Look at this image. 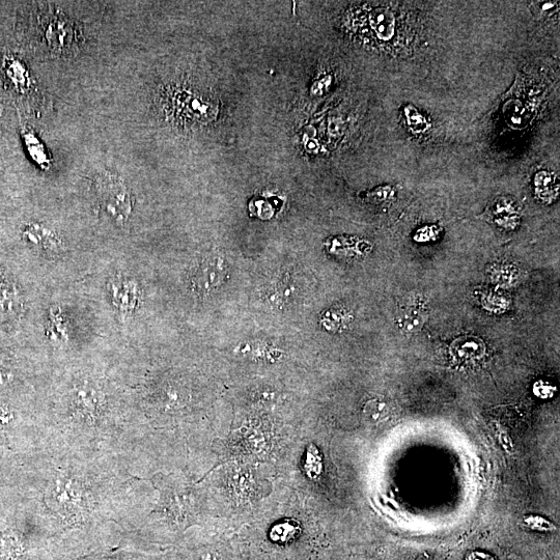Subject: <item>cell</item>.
Masks as SVG:
<instances>
[{"label": "cell", "instance_id": "cell-1", "mask_svg": "<svg viewBox=\"0 0 560 560\" xmlns=\"http://www.w3.org/2000/svg\"><path fill=\"white\" fill-rule=\"evenodd\" d=\"M97 194L102 210L112 219L123 223L131 214V196L126 185L117 177L103 175L97 182Z\"/></svg>", "mask_w": 560, "mask_h": 560}, {"label": "cell", "instance_id": "cell-2", "mask_svg": "<svg viewBox=\"0 0 560 560\" xmlns=\"http://www.w3.org/2000/svg\"><path fill=\"white\" fill-rule=\"evenodd\" d=\"M226 274V262L219 257L212 256L204 260L195 269L192 283L199 292L209 293L222 284Z\"/></svg>", "mask_w": 560, "mask_h": 560}, {"label": "cell", "instance_id": "cell-3", "mask_svg": "<svg viewBox=\"0 0 560 560\" xmlns=\"http://www.w3.org/2000/svg\"><path fill=\"white\" fill-rule=\"evenodd\" d=\"M427 302L420 296L405 298L399 307L397 322L406 332L414 333L422 329L428 319Z\"/></svg>", "mask_w": 560, "mask_h": 560}, {"label": "cell", "instance_id": "cell-4", "mask_svg": "<svg viewBox=\"0 0 560 560\" xmlns=\"http://www.w3.org/2000/svg\"><path fill=\"white\" fill-rule=\"evenodd\" d=\"M55 506L66 515H78L83 507V492L80 485L70 478L56 480L53 490Z\"/></svg>", "mask_w": 560, "mask_h": 560}, {"label": "cell", "instance_id": "cell-5", "mask_svg": "<svg viewBox=\"0 0 560 560\" xmlns=\"http://www.w3.org/2000/svg\"><path fill=\"white\" fill-rule=\"evenodd\" d=\"M371 24L380 39L388 41L395 36L396 17L394 13L386 9H378L371 16Z\"/></svg>", "mask_w": 560, "mask_h": 560}, {"label": "cell", "instance_id": "cell-6", "mask_svg": "<svg viewBox=\"0 0 560 560\" xmlns=\"http://www.w3.org/2000/svg\"><path fill=\"white\" fill-rule=\"evenodd\" d=\"M485 351L483 343L475 338H462L457 340L452 347L454 357L459 361L479 359Z\"/></svg>", "mask_w": 560, "mask_h": 560}, {"label": "cell", "instance_id": "cell-7", "mask_svg": "<svg viewBox=\"0 0 560 560\" xmlns=\"http://www.w3.org/2000/svg\"><path fill=\"white\" fill-rule=\"evenodd\" d=\"M75 402L79 412L91 422H95L99 410V399L96 392L88 387L80 388L77 391Z\"/></svg>", "mask_w": 560, "mask_h": 560}, {"label": "cell", "instance_id": "cell-8", "mask_svg": "<svg viewBox=\"0 0 560 560\" xmlns=\"http://www.w3.org/2000/svg\"><path fill=\"white\" fill-rule=\"evenodd\" d=\"M363 414L367 422L373 425H381L389 422L392 409L384 399H373L364 406Z\"/></svg>", "mask_w": 560, "mask_h": 560}, {"label": "cell", "instance_id": "cell-9", "mask_svg": "<svg viewBox=\"0 0 560 560\" xmlns=\"http://www.w3.org/2000/svg\"><path fill=\"white\" fill-rule=\"evenodd\" d=\"M298 521L287 520L273 526L270 531V539L274 543L287 544L295 540L300 534Z\"/></svg>", "mask_w": 560, "mask_h": 560}, {"label": "cell", "instance_id": "cell-10", "mask_svg": "<svg viewBox=\"0 0 560 560\" xmlns=\"http://www.w3.org/2000/svg\"><path fill=\"white\" fill-rule=\"evenodd\" d=\"M136 289L131 283L120 282L114 286L115 303L122 311H132L136 303Z\"/></svg>", "mask_w": 560, "mask_h": 560}, {"label": "cell", "instance_id": "cell-11", "mask_svg": "<svg viewBox=\"0 0 560 560\" xmlns=\"http://www.w3.org/2000/svg\"><path fill=\"white\" fill-rule=\"evenodd\" d=\"M304 469L308 478L313 480L318 479L323 470L322 458L315 445H310L307 448L306 460Z\"/></svg>", "mask_w": 560, "mask_h": 560}, {"label": "cell", "instance_id": "cell-12", "mask_svg": "<svg viewBox=\"0 0 560 560\" xmlns=\"http://www.w3.org/2000/svg\"><path fill=\"white\" fill-rule=\"evenodd\" d=\"M405 115L409 127L415 133H425L431 127L428 120L423 115H420V112L412 106L405 108Z\"/></svg>", "mask_w": 560, "mask_h": 560}, {"label": "cell", "instance_id": "cell-13", "mask_svg": "<svg viewBox=\"0 0 560 560\" xmlns=\"http://www.w3.org/2000/svg\"><path fill=\"white\" fill-rule=\"evenodd\" d=\"M7 380L6 372L4 369L0 368V384L5 383Z\"/></svg>", "mask_w": 560, "mask_h": 560}]
</instances>
